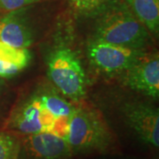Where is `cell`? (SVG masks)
Returning <instances> with one entry per match:
<instances>
[{
	"instance_id": "1",
	"label": "cell",
	"mask_w": 159,
	"mask_h": 159,
	"mask_svg": "<svg viewBox=\"0 0 159 159\" xmlns=\"http://www.w3.org/2000/svg\"><path fill=\"white\" fill-rule=\"evenodd\" d=\"M95 38L109 43L143 50L149 34L125 3L109 5L100 12L96 23Z\"/></svg>"
},
{
	"instance_id": "2",
	"label": "cell",
	"mask_w": 159,
	"mask_h": 159,
	"mask_svg": "<svg viewBox=\"0 0 159 159\" xmlns=\"http://www.w3.org/2000/svg\"><path fill=\"white\" fill-rule=\"evenodd\" d=\"M66 142L74 152L101 151L111 145L112 134L99 111L80 106L70 117Z\"/></svg>"
},
{
	"instance_id": "3",
	"label": "cell",
	"mask_w": 159,
	"mask_h": 159,
	"mask_svg": "<svg viewBox=\"0 0 159 159\" xmlns=\"http://www.w3.org/2000/svg\"><path fill=\"white\" fill-rule=\"evenodd\" d=\"M48 76L64 96L79 101L86 94V75L80 60L67 47H59L48 60Z\"/></svg>"
},
{
	"instance_id": "4",
	"label": "cell",
	"mask_w": 159,
	"mask_h": 159,
	"mask_svg": "<svg viewBox=\"0 0 159 159\" xmlns=\"http://www.w3.org/2000/svg\"><path fill=\"white\" fill-rule=\"evenodd\" d=\"M143 53V50L116 45L95 37L88 45V56L91 64L104 74L125 72Z\"/></svg>"
},
{
	"instance_id": "5",
	"label": "cell",
	"mask_w": 159,
	"mask_h": 159,
	"mask_svg": "<svg viewBox=\"0 0 159 159\" xmlns=\"http://www.w3.org/2000/svg\"><path fill=\"white\" fill-rule=\"evenodd\" d=\"M124 73L125 85L153 99L158 98L159 57L157 53L144 52Z\"/></svg>"
},
{
	"instance_id": "6",
	"label": "cell",
	"mask_w": 159,
	"mask_h": 159,
	"mask_svg": "<svg viewBox=\"0 0 159 159\" xmlns=\"http://www.w3.org/2000/svg\"><path fill=\"white\" fill-rule=\"evenodd\" d=\"M121 111L127 124L145 142L159 146V112L152 105L141 102H125Z\"/></svg>"
},
{
	"instance_id": "7",
	"label": "cell",
	"mask_w": 159,
	"mask_h": 159,
	"mask_svg": "<svg viewBox=\"0 0 159 159\" xmlns=\"http://www.w3.org/2000/svg\"><path fill=\"white\" fill-rule=\"evenodd\" d=\"M34 37L24 8L8 11L0 19V42L16 48L28 49Z\"/></svg>"
},
{
	"instance_id": "8",
	"label": "cell",
	"mask_w": 159,
	"mask_h": 159,
	"mask_svg": "<svg viewBox=\"0 0 159 159\" xmlns=\"http://www.w3.org/2000/svg\"><path fill=\"white\" fill-rule=\"evenodd\" d=\"M24 146L36 159H64L71 153L67 142L51 132L26 135Z\"/></svg>"
},
{
	"instance_id": "9",
	"label": "cell",
	"mask_w": 159,
	"mask_h": 159,
	"mask_svg": "<svg viewBox=\"0 0 159 159\" xmlns=\"http://www.w3.org/2000/svg\"><path fill=\"white\" fill-rule=\"evenodd\" d=\"M42 106L43 103L39 96L30 99L12 117L11 127L24 135L43 132L40 122V111Z\"/></svg>"
},
{
	"instance_id": "10",
	"label": "cell",
	"mask_w": 159,
	"mask_h": 159,
	"mask_svg": "<svg viewBox=\"0 0 159 159\" xmlns=\"http://www.w3.org/2000/svg\"><path fill=\"white\" fill-rule=\"evenodd\" d=\"M136 19L154 34L159 30V0H125Z\"/></svg>"
},
{
	"instance_id": "11",
	"label": "cell",
	"mask_w": 159,
	"mask_h": 159,
	"mask_svg": "<svg viewBox=\"0 0 159 159\" xmlns=\"http://www.w3.org/2000/svg\"><path fill=\"white\" fill-rule=\"evenodd\" d=\"M30 60L31 53L29 49L16 48L0 42V61L21 72L29 66Z\"/></svg>"
},
{
	"instance_id": "12",
	"label": "cell",
	"mask_w": 159,
	"mask_h": 159,
	"mask_svg": "<svg viewBox=\"0 0 159 159\" xmlns=\"http://www.w3.org/2000/svg\"><path fill=\"white\" fill-rule=\"evenodd\" d=\"M43 104L55 118L71 117L74 112V107L64 98L51 93H45L39 96Z\"/></svg>"
},
{
	"instance_id": "13",
	"label": "cell",
	"mask_w": 159,
	"mask_h": 159,
	"mask_svg": "<svg viewBox=\"0 0 159 159\" xmlns=\"http://www.w3.org/2000/svg\"><path fill=\"white\" fill-rule=\"evenodd\" d=\"M75 11L84 15H92L103 11L112 0H68Z\"/></svg>"
},
{
	"instance_id": "14",
	"label": "cell",
	"mask_w": 159,
	"mask_h": 159,
	"mask_svg": "<svg viewBox=\"0 0 159 159\" xmlns=\"http://www.w3.org/2000/svg\"><path fill=\"white\" fill-rule=\"evenodd\" d=\"M20 150V145L15 137L0 133V159H18Z\"/></svg>"
},
{
	"instance_id": "15",
	"label": "cell",
	"mask_w": 159,
	"mask_h": 159,
	"mask_svg": "<svg viewBox=\"0 0 159 159\" xmlns=\"http://www.w3.org/2000/svg\"><path fill=\"white\" fill-rule=\"evenodd\" d=\"M69 122H70L69 117L55 118V121H54L51 133L66 141L67 136H68Z\"/></svg>"
},
{
	"instance_id": "16",
	"label": "cell",
	"mask_w": 159,
	"mask_h": 159,
	"mask_svg": "<svg viewBox=\"0 0 159 159\" xmlns=\"http://www.w3.org/2000/svg\"><path fill=\"white\" fill-rule=\"evenodd\" d=\"M40 0H0V10L11 11L23 9L26 6L37 3Z\"/></svg>"
},
{
	"instance_id": "17",
	"label": "cell",
	"mask_w": 159,
	"mask_h": 159,
	"mask_svg": "<svg viewBox=\"0 0 159 159\" xmlns=\"http://www.w3.org/2000/svg\"><path fill=\"white\" fill-rule=\"evenodd\" d=\"M20 71L16 67L11 66L9 65H6L4 62L0 61V78H11L17 75Z\"/></svg>"
},
{
	"instance_id": "18",
	"label": "cell",
	"mask_w": 159,
	"mask_h": 159,
	"mask_svg": "<svg viewBox=\"0 0 159 159\" xmlns=\"http://www.w3.org/2000/svg\"><path fill=\"white\" fill-rule=\"evenodd\" d=\"M3 86H4V82H3V80H2V78H0V92L2 90Z\"/></svg>"
}]
</instances>
